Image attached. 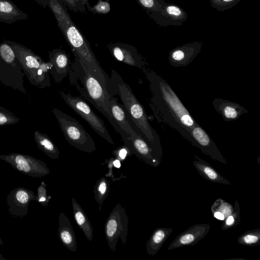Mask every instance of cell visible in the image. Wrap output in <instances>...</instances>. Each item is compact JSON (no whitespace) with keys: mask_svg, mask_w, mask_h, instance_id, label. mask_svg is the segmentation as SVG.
Returning a JSON list of instances; mask_svg holds the SVG:
<instances>
[{"mask_svg":"<svg viewBox=\"0 0 260 260\" xmlns=\"http://www.w3.org/2000/svg\"><path fill=\"white\" fill-rule=\"evenodd\" d=\"M143 72L149 83V105L156 119L176 130L192 144L191 129L198 123L165 79L147 69Z\"/></svg>","mask_w":260,"mask_h":260,"instance_id":"cell-1","label":"cell"},{"mask_svg":"<svg viewBox=\"0 0 260 260\" xmlns=\"http://www.w3.org/2000/svg\"><path fill=\"white\" fill-rule=\"evenodd\" d=\"M47 1L48 6L56 19L58 27L74 55L78 56L86 66L89 72L107 87L110 77L97 60L88 41L73 21L67 6L62 0Z\"/></svg>","mask_w":260,"mask_h":260,"instance_id":"cell-2","label":"cell"},{"mask_svg":"<svg viewBox=\"0 0 260 260\" xmlns=\"http://www.w3.org/2000/svg\"><path fill=\"white\" fill-rule=\"evenodd\" d=\"M107 88L110 96L117 94L119 96L137 131L149 144L156 158L160 162L162 150L159 135L150 125L144 108L139 102L129 85L115 70H112Z\"/></svg>","mask_w":260,"mask_h":260,"instance_id":"cell-3","label":"cell"},{"mask_svg":"<svg viewBox=\"0 0 260 260\" xmlns=\"http://www.w3.org/2000/svg\"><path fill=\"white\" fill-rule=\"evenodd\" d=\"M71 63L69 72L70 82L81 83L82 87L77 83H73L80 95L92 104L96 109L102 113L108 119L113 127L114 124L109 111V103L111 97L107 87L88 71L86 66L77 55Z\"/></svg>","mask_w":260,"mask_h":260,"instance_id":"cell-4","label":"cell"},{"mask_svg":"<svg viewBox=\"0 0 260 260\" xmlns=\"http://www.w3.org/2000/svg\"><path fill=\"white\" fill-rule=\"evenodd\" d=\"M8 41L30 83L41 89L50 87L49 61L45 62L40 56L22 44Z\"/></svg>","mask_w":260,"mask_h":260,"instance_id":"cell-5","label":"cell"},{"mask_svg":"<svg viewBox=\"0 0 260 260\" xmlns=\"http://www.w3.org/2000/svg\"><path fill=\"white\" fill-rule=\"evenodd\" d=\"M24 76L22 67L9 41L0 42V82L25 94Z\"/></svg>","mask_w":260,"mask_h":260,"instance_id":"cell-6","label":"cell"},{"mask_svg":"<svg viewBox=\"0 0 260 260\" xmlns=\"http://www.w3.org/2000/svg\"><path fill=\"white\" fill-rule=\"evenodd\" d=\"M51 111L56 118L66 140L71 145L87 153L96 150L94 140L76 119L55 108Z\"/></svg>","mask_w":260,"mask_h":260,"instance_id":"cell-7","label":"cell"},{"mask_svg":"<svg viewBox=\"0 0 260 260\" xmlns=\"http://www.w3.org/2000/svg\"><path fill=\"white\" fill-rule=\"evenodd\" d=\"M59 94L65 103L84 119L99 135L110 144L114 145L104 121L93 111L83 99L74 96L69 92L66 93L60 91Z\"/></svg>","mask_w":260,"mask_h":260,"instance_id":"cell-8","label":"cell"},{"mask_svg":"<svg viewBox=\"0 0 260 260\" xmlns=\"http://www.w3.org/2000/svg\"><path fill=\"white\" fill-rule=\"evenodd\" d=\"M128 219L125 209L117 203L111 212L105 225V234L111 250L115 252L120 239L125 245L128 234Z\"/></svg>","mask_w":260,"mask_h":260,"instance_id":"cell-9","label":"cell"},{"mask_svg":"<svg viewBox=\"0 0 260 260\" xmlns=\"http://www.w3.org/2000/svg\"><path fill=\"white\" fill-rule=\"evenodd\" d=\"M0 159L19 172L34 178H41L50 173L46 163L29 155L11 153L0 154Z\"/></svg>","mask_w":260,"mask_h":260,"instance_id":"cell-10","label":"cell"},{"mask_svg":"<svg viewBox=\"0 0 260 260\" xmlns=\"http://www.w3.org/2000/svg\"><path fill=\"white\" fill-rule=\"evenodd\" d=\"M32 201H37V196L32 191L23 187L15 188L7 197L8 213L15 218H24L28 213Z\"/></svg>","mask_w":260,"mask_h":260,"instance_id":"cell-11","label":"cell"},{"mask_svg":"<svg viewBox=\"0 0 260 260\" xmlns=\"http://www.w3.org/2000/svg\"><path fill=\"white\" fill-rule=\"evenodd\" d=\"M117 100V98L111 96L109 108L110 117L114 124L113 127L121 135L123 140L127 137H133L139 133L131 125L132 121L123 105L119 104Z\"/></svg>","mask_w":260,"mask_h":260,"instance_id":"cell-12","label":"cell"},{"mask_svg":"<svg viewBox=\"0 0 260 260\" xmlns=\"http://www.w3.org/2000/svg\"><path fill=\"white\" fill-rule=\"evenodd\" d=\"M107 47L111 55L117 60L136 67L142 72L147 68V62L134 46L119 42L112 43Z\"/></svg>","mask_w":260,"mask_h":260,"instance_id":"cell-13","label":"cell"},{"mask_svg":"<svg viewBox=\"0 0 260 260\" xmlns=\"http://www.w3.org/2000/svg\"><path fill=\"white\" fill-rule=\"evenodd\" d=\"M190 136L192 139L191 144L193 146L200 149L203 153L210 156L213 160L226 165L228 164L216 144L199 123L192 128Z\"/></svg>","mask_w":260,"mask_h":260,"instance_id":"cell-14","label":"cell"},{"mask_svg":"<svg viewBox=\"0 0 260 260\" xmlns=\"http://www.w3.org/2000/svg\"><path fill=\"white\" fill-rule=\"evenodd\" d=\"M157 24L162 26H180L188 18L187 13L179 6L166 3L161 10L148 15Z\"/></svg>","mask_w":260,"mask_h":260,"instance_id":"cell-15","label":"cell"},{"mask_svg":"<svg viewBox=\"0 0 260 260\" xmlns=\"http://www.w3.org/2000/svg\"><path fill=\"white\" fill-rule=\"evenodd\" d=\"M203 43L196 41L177 47L169 52L168 59L174 67H186L200 52Z\"/></svg>","mask_w":260,"mask_h":260,"instance_id":"cell-16","label":"cell"},{"mask_svg":"<svg viewBox=\"0 0 260 260\" xmlns=\"http://www.w3.org/2000/svg\"><path fill=\"white\" fill-rule=\"evenodd\" d=\"M50 74L56 83L61 82L69 75L71 62L69 54L61 49L49 51Z\"/></svg>","mask_w":260,"mask_h":260,"instance_id":"cell-17","label":"cell"},{"mask_svg":"<svg viewBox=\"0 0 260 260\" xmlns=\"http://www.w3.org/2000/svg\"><path fill=\"white\" fill-rule=\"evenodd\" d=\"M210 225L207 223L196 224L180 234L168 247L172 250L185 246H193L208 233Z\"/></svg>","mask_w":260,"mask_h":260,"instance_id":"cell-18","label":"cell"},{"mask_svg":"<svg viewBox=\"0 0 260 260\" xmlns=\"http://www.w3.org/2000/svg\"><path fill=\"white\" fill-rule=\"evenodd\" d=\"M123 142L132 154H135L145 163L153 167L159 165L160 162L156 158L152 149L139 134L127 137Z\"/></svg>","mask_w":260,"mask_h":260,"instance_id":"cell-19","label":"cell"},{"mask_svg":"<svg viewBox=\"0 0 260 260\" xmlns=\"http://www.w3.org/2000/svg\"><path fill=\"white\" fill-rule=\"evenodd\" d=\"M212 105L225 121L237 120L242 114L248 113V110L239 104L221 98L214 99Z\"/></svg>","mask_w":260,"mask_h":260,"instance_id":"cell-20","label":"cell"},{"mask_svg":"<svg viewBox=\"0 0 260 260\" xmlns=\"http://www.w3.org/2000/svg\"><path fill=\"white\" fill-rule=\"evenodd\" d=\"M58 233L59 239L63 245L69 250H77L76 236L69 218L63 212L59 215Z\"/></svg>","mask_w":260,"mask_h":260,"instance_id":"cell-21","label":"cell"},{"mask_svg":"<svg viewBox=\"0 0 260 260\" xmlns=\"http://www.w3.org/2000/svg\"><path fill=\"white\" fill-rule=\"evenodd\" d=\"M28 15L11 0H0V22L9 24L17 21L26 20Z\"/></svg>","mask_w":260,"mask_h":260,"instance_id":"cell-22","label":"cell"},{"mask_svg":"<svg viewBox=\"0 0 260 260\" xmlns=\"http://www.w3.org/2000/svg\"><path fill=\"white\" fill-rule=\"evenodd\" d=\"M194 158L195 159L193 161V166L201 176L214 183L232 185L230 181L224 178L208 162L197 155H194Z\"/></svg>","mask_w":260,"mask_h":260,"instance_id":"cell-23","label":"cell"},{"mask_svg":"<svg viewBox=\"0 0 260 260\" xmlns=\"http://www.w3.org/2000/svg\"><path fill=\"white\" fill-rule=\"evenodd\" d=\"M172 231L173 229L169 228H158L155 229L147 242V253L152 256L155 255Z\"/></svg>","mask_w":260,"mask_h":260,"instance_id":"cell-24","label":"cell"},{"mask_svg":"<svg viewBox=\"0 0 260 260\" xmlns=\"http://www.w3.org/2000/svg\"><path fill=\"white\" fill-rule=\"evenodd\" d=\"M72 205L75 221L83 232L86 239L91 241L93 238V228L87 216L74 197L72 199Z\"/></svg>","mask_w":260,"mask_h":260,"instance_id":"cell-25","label":"cell"},{"mask_svg":"<svg viewBox=\"0 0 260 260\" xmlns=\"http://www.w3.org/2000/svg\"><path fill=\"white\" fill-rule=\"evenodd\" d=\"M34 138L38 147L48 157L52 159L59 158V149L46 134L36 130L34 133Z\"/></svg>","mask_w":260,"mask_h":260,"instance_id":"cell-26","label":"cell"},{"mask_svg":"<svg viewBox=\"0 0 260 260\" xmlns=\"http://www.w3.org/2000/svg\"><path fill=\"white\" fill-rule=\"evenodd\" d=\"M110 191V184L107 179L103 177L98 180L94 186L93 192L94 199L99 205L101 210L104 201L108 196Z\"/></svg>","mask_w":260,"mask_h":260,"instance_id":"cell-27","label":"cell"},{"mask_svg":"<svg viewBox=\"0 0 260 260\" xmlns=\"http://www.w3.org/2000/svg\"><path fill=\"white\" fill-rule=\"evenodd\" d=\"M238 243L245 246H253L260 243V229L248 231L240 235Z\"/></svg>","mask_w":260,"mask_h":260,"instance_id":"cell-28","label":"cell"},{"mask_svg":"<svg viewBox=\"0 0 260 260\" xmlns=\"http://www.w3.org/2000/svg\"><path fill=\"white\" fill-rule=\"evenodd\" d=\"M240 210L238 202H235L234 211L231 215L229 216L223 221L221 225L222 230H226L232 228L238 225L240 221Z\"/></svg>","mask_w":260,"mask_h":260,"instance_id":"cell-29","label":"cell"},{"mask_svg":"<svg viewBox=\"0 0 260 260\" xmlns=\"http://www.w3.org/2000/svg\"><path fill=\"white\" fill-rule=\"evenodd\" d=\"M148 15L159 12L165 5L164 0H137Z\"/></svg>","mask_w":260,"mask_h":260,"instance_id":"cell-30","label":"cell"},{"mask_svg":"<svg viewBox=\"0 0 260 260\" xmlns=\"http://www.w3.org/2000/svg\"><path fill=\"white\" fill-rule=\"evenodd\" d=\"M211 209L212 213L218 212L222 213L226 219L233 212L234 207L229 203L219 198L214 202Z\"/></svg>","mask_w":260,"mask_h":260,"instance_id":"cell-31","label":"cell"},{"mask_svg":"<svg viewBox=\"0 0 260 260\" xmlns=\"http://www.w3.org/2000/svg\"><path fill=\"white\" fill-rule=\"evenodd\" d=\"M20 119L12 112L0 106V126L14 125Z\"/></svg>","mask_w":260,"mask_h":260,"instance_id":"cell-32","label":"cell"},{"mask_svg":"<svg viewBox=\"0 0 260 260\" xmlns=\"http://www.w3.org/2000/svg\"><path fill=\"white\" fill-rule=\"evenodd\" d=\"M242 0H210L212 8L223 12L232 8Z\"/></svg>","mask_w":260,"mask_h":260,"instance_id":"cell-33","label":"cell"},{"mask_svg":"<svg viewBox=\"0 0 260 260\" xmlns=\"http://www.w3.org/2000/svg\"><path fill=\"white\" fill-rule=\"evenodd\" d=\"M46 185L44 181H42L41 184L38 188L37 201L42 205L47 206L51 199L50 196H48L46 189Z\"/></svg>","mask_w":260,"mask_h":260,"instance_id":"cell-34","label":"cell"},{"mask_svg":"<svg viewBox=\"0 0 260 260\" xmlns=\"http://www.w3.org/2000/svg\"><path fill=\"white\" fill-rule=\"evenodd\" d=\"M87 9L95 13L106 14L109 12L110 10V6L108 3L106 2H99L93 7H91L89 4H86Z\"/></svg>","mask_w":260,"mask_h":260,"instance_id":"cell-35","label":"cell"},{"mask_svg":"<svg viewBox=\"0 0 260 260\" xmlns=\"http://www.w3.org/2000/svg\"><path fill=\"white\" fill-rule=\"evenodd\" d=\"M67 8L76 12L85 13V6L78 0H62Z\"/></svg>","mask_w":260,"mask_h":260,"instance_id":"cell-36","label":"cell"},{"mask_svg":"<svg viewBox=\"0 0 260 260\" xmlns=\"http://www.w3.org/2000/svg\"><path fill=\"white\" fill-rule=\"evenodd\" d=\"M113 153L116 158L119 160H124L127 155H131L132 154L129 149L125 145L114 150Z\"/></svg>","mask_w":260,"mask_h":260,"instance_id":"cell-37","label":"cell"},{"mask_svg":"<svg viewBox=\"0 0 260 260\" xmlns=\"http://www.w3.org/2000/svg\"><path fill=\"white\" fill-rule=\"evenodd\" d=\"M39 5L42 6L44 8H46L48 6V2L47 0H35Z\"/></svg>","mask_w":260,"mask_h":260,"instance_id":"cell-38","label":"cell"},{"mask_svg":"<svg viewBox=\"0 0 260 260\" xmlns=\"http://www.w3.org/2000/svg\"><path fill=\"white\" fill-rule=\"evenodd\" d=\"M80 3H82L83 5L85 6L87 3H88V0H78Z\"/></svg>","mask_w":260,"mask_h":260,"instance_id":"cell-39","label":"cell"},{"mask_svg":"<svg viewBox=\"0 0 260 260\" xmlns=\"http://www.w3.org/2000/svg\"><path fill=\"white\" fill-rule=\"evenodd\" d=\"M3 244H4L3 242V241H2V239H1V237H0V245H3Z\"/></svg>","mask_w":260,"mask_h":260,"instance_id":"cell-40","label":"cell"},{"mask_svg":"<svg viewBox=\"0 0 260 260\" xmlns=\"http://www.w3.org/2000/svg\"><path fill=\"white\" fill-rule=\"evenodd\" d=\"M2 259H4V258H3V257H2V255H0V259H2Z\"/></svg>","mask_w":260,"mask_h":260,"instance_id":"cell-41","label":"cell"}]
</instances>
